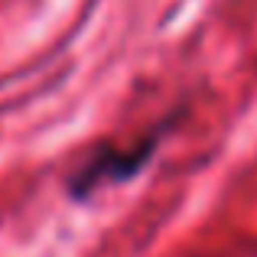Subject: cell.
<instances>
[{
    "label": "cell",
    "instance_id": "obj_1",
    "mask_svg": "<svg viewBox=\"0 0 257 257\" xmlns=\"http://www.w3.org/2000/svg\"><path fill=\"white\" fill-rule=\"evenodd\" d=\"M153 147H157V140H144V144L131 147V150H101L98 157H91L82 170L75 173V179H72V195H85L91 192V189L104 186V182H124L131 179V176H137L140 170L147 166V160L153 157Z\"/></svg>",
    "mask_w": 257,
    "mask_h": 257
}]
</instances>
